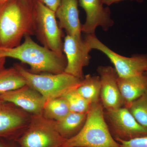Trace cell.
I'll list each match as a JSON object with an SVG mask.
<instances>
[{"label": "cell", "instance_id": "obj_1", "mask_svg": "<svg viewBox=\"0 0 147 147\" xmlns=\"http://www.w3.org/2000/svg\"><path fill=\"white\" fill-rule=\"evenodd\" d=\"M34 0H9L0 4V48L21 44L26 35H34Z\"/></svg>", "mask_w": 147, "mask_h": 147}, {"label": "cell", "instance_id": "obj_2", "mask_svg": "<svg viewBox=\"0 0 147 147\" xmlns=\"http://www.w3.org/2000/svg\"><path fill=\"white\" fill-rule=\"evenodd\" d=\"M24 42L11 48H0V57L16 59L30 67L34 74L63 73L67 65L65 55H61L38 44L30 36L24 37Z\"/></svg>", "mask_w": 147, "mask_h": 147}, {"label": "cell", "instance_id": "obj_3", "mask_svg": "<svg viewBox=\"0 0 147 147\" xmlns=\"http://www.w3.org/2000/svg\"><path fill=\"white\" fill-rule=\"evenodd\" d=\"M61 147H121L111 134L100 102L92 104L86 122L76 136L66 140Z\"/></svg>", "mask_w": 147, "mask_h": 147}, {"label": "cell", "instance_id": "obj_4", "mask_svg": "<svg viewBox=\"0 0 147 147\" xmlns=\"http://www.w3.org/2000/svg\"><path fill=\"white\" fill-rule=\"evenodd\" d=\"M14 67L24 76L27 85L38 92L46 100L62 97L76 88L82 80L65 72L39 74L32 73L18 64Z\"/></svg>", "mask_w": 147, "mask_h": 147}, {"label": "cell", "instance_id": "obj_5", "mask_svg": "<svg viewBox=\"0 0 147 147\" xmlns=\"http://www.w3.org/2000/svg\"><path fill=\"white\" fill-rule=\"evenodd\" d=\"M66 140L58 131L56 121L40 114L32 115L26 129L16 141L20 147H61Z\"/></svg>", "mask_w": 147, "mask_h": 147}, {"label": "cell", "instance_id": "obj_6", "mask_svg": "<svg viewBox=\"0 0 147 147\" xmlns=\"http://www.w3.org/2000/svg\"><path fill=\"white\" fill-rule=\"evenodd\" d=\"M34 35L42 46L61 55L63 54L61 29L55 12L34 0Z\"/></svg>", "mask_w": 147, "mask_h": 147}, {"label": "cell", "instance_id": "obj_7", "mask_svg": "<svg viewBox=\"0 0 147 147\" xmlns=\"http://www.w3.org/2000/svg\"><path fill=\"white\" fill-rule=\"evenodd\" d=\"M91 50L105 54L113 64L119 77L127 78L145 73L147 70V55H137L131 57H124L114 52L95 35L88 34L85 39Z\"/></svg>", "mask_w": 147, "mask_h": 147}, {"label": "cell", "instance_id": "obj_8", "mask_svg": "<svg viewBox=\"0 0 147 147\" xmlns=\"http://www.w3.org/2000/svg\"><path fill=\"white\" fill-rule=\"evenodd\" d=\"M104 116L115 140L127 141L147 136V128L140 124L126 107L104 110Z\"/></svg>", "mask_w": 147, "mask_h": 147}, {"label": "cell", "instance_id": "obj_9", "mask_svg": "<svg viewBox=\"0 0 147 147\" xmlns=\"http://www.w3.org/2000/svg\"><path fill=\"white\" fill-rule=\"evenodd\" d=\"M32 115L0 99V138L17 140L26 129Z\"/></svg>", "mask_w": 147, "mask_h": 147}, {"label": "cell", "instance_id": "obj_10", "mask_svg": "<svg viewBox=\"0 0 147 147\" xmlns=\"http://www.w3.org/2000/svg\"><path fill=\"white\" fill-rule=\"evenodd\" d=\"M89 45L82 37L67 34L63 43V51L66 59L65 72L74 77L83 79V69L88 65L91 50Z\"/></svg>", "mask_w": 147, "mask_h": 147}, {"label": "cell", "instance_id": "obj_11", "mask_svg": "<svg viewBox=\"0 0 147 147\" xmlns=\"http://www.w3.org/2000/svg\"><path fill=\"white\" fill-rule=\"evenodd\" d=\"M97 71L101 84L100 102L104 110H114L124 106L118 85L119 76L115 68L110 66H100Z\"/></svg>", "mask_w": 147, "mask_h": 147}, {"label": "cell", "instance_id": "obj_12", "mask_svg": "<svg viewBox=\"0 0 147 147\" xmlns=\"http://www.w3.org/2000/svg\"><path fill=\"white\" fill-rule=\"evenodd\" d=\"M0 99L12 103L32 115L42 114L46 100L28 85L0 94Z\"/></svg>", "mask_w": 147, "mask_h": 147}, {"label": "cell", "instance_id": "obj_13", "mask_svg": "<svg viewBox=\"0 0 147 147\" xmlns=\"http://www.w3.org/2000/svg\"><path fill=\"white\" fill-rule=\"evenodd\" d=\"M81 7L85 11L86 18L82 25V32L88 34H94L97 27L107 30L113 26L108 7H104L101 0H78Z\"/></svg>", "mask_w": 147, "mask_h": 147}, {"label": "cell", "instance_id": "obj_14", "mask_svg": "<svg viewBox=\"0 0 147 147\" xmlns=\"http://www.w3.org/2000/svg\"><path fill=\"white\" fill-rule=\"evenodd\" d=\"M59 26L67 34L81 37L82 25L79 19L78 0H61L60 4L55 11Z\"/></svg>", "mask_w": 147, "mask_h": 147}, {"label": "cell", "instance_id": "obj_15", "mask_svg": "<svg viewBox=\"0 0 147 147\" xmlns=\"http://www.w3.org/2000/svg\"><path fill=\"white\" fill-rule=\"evenodd\" d=\"M117 83L124 106H126L140 97L147 90V74L144 73L127 78L118 77Z\"/></svg>", "mask_w": 147, "mask_h": 147}, {"label": "cell", "instance_id": "obj_16", "mask_svg": "<svg viewBox=\"0 0 147 147\" xmlns=\"http://www.w3.org/2000/svg\"><path fill=\"white\" fill-rule=\"evenodd\" d=\"M87 115V114L71 112L61 119L56 121L59 133L66 140L76 136L84 127Z\"/></svg>", "mask_w": 147, "mask_h": 147}, {"label": "cell", "instance_id": "obj_17", "mask_svg": "<svg viewBox=\"0 0 147 147\" xmlns=\"http://www.w3.org/2000/svg\"><path fill=\"white\" fill-rule=\"evenodd\" d=\"M101 84L99 76L87 74L76 89V91L91 104L100 102Z\"/></svg>", "mask_w": 147, "mask_h": 147}, {"label": "cell", "instance_id": "obj_18", "mask_svg": "<svg viewBox=\"0 0 147 147\" xmlns=\"http://www.w3.org/2000/svg\"><path fill=\"white\" fill-rule=\"evenodd\" d=\"M26 85L25 78L15 67L0 70V94L17 89Z\"/></svg>", "mask_w": 147, "mask_h": 147}, {"label": "cell", "instance_id": "obj_19", "mask_svg": "<svg viewBox=\"0 0 147 147\" xmlns=\"http://www.w3.org/2000/svg\"><path fill=\"white\" fill-rule=\"evenodd\" d=\"M71 112L67 101L63 97L55 98L46 100L42 115L49 119L58 121Z\"/></svg>", "mask_w": 147, "mask_h": 147}, {"label": "cell", "instance_id": "obj_20", "mask_svg": "<svg viewBox=\"0 0 147 147\" xmlns=\"http://www.w3.org/2000/svg\"><path fill=\"white\" fill-rule=\"evenodd\" d=\"M125 107L141 125L147 128V90L140 97Z\"/></svg>", "mask_w": 147, "mask_h": 147}, {"label": "cell", "instance_id": "obj_21", "mask_svg": "<svg viewBox=\"0 0 147 147\" xmlns=\"http://www.w3.org/2000/svg\"><path fill=\"white\" fill-rule=\"evenodd\" d=\"M76 89L67 93L62 97L67 101L71 112L87 114L92 104L82 97Z\"/></svg>", "mask_w": 147, "mask_h": 147}, {"label": "cell", "instance_id": "obj_22", "mask_svg": "<svg viewBox=\"0 0 147 147\" xmlns=\"http://www.w3.org/2000/svg\"><path fill=\"white\" fill-rule=\"evenodd\" d=\"M121 147H147V136L138 137L127 141L116 140Z\"/></svg>", "mask_w": 147, "mask_h": 147}, {"label": "cell", "instance_id": "obj_23", "mask_svg": "<svg viewBox=\"0 0 147 147\" xmlns=\"http://www.w3.org/2000/svg\"><path fill=\"white\" fill-rule=\"evenodd\" d=\"M42 3L53 11H56L60 4L61 0H36Z\"/></svg>", "mask_w": 147, "mask_h": 147}, {"label": "cell", "instance_id": "obj_24", "mask_svg": "<svg viewBox=\"0 0 147 147\" xmlns=\"http://www.w3.org/2000/svg\"><path fill=\"white\" fill-rule=\"evenodd\" d=\"M0 147H20L16 140L0 138Z\"/></svg>", "mask_w": 147, "mask_h": 147}, {"label": "cell", "instance_id": "obj_25", "mask_svg": "<svg viewBox=\"0 0 147 147\" xmlns=\"http://www.w3.org/2000/svg\"><path fill=\"white\" fill-rule=\"evenodd\" d=\"M102 2L104 4L107 5H110L115 3H118L121 1H125V0H101ZM129 1H137L141 2L143 0H129Z\"/></svg>", "mask_w": 147, "mask_h": 147}, {"label": "cell", "instance_id": "obj_26", "mask_svg": "<svg viewBox=\"0 0 147 147\" xmlns=\"http://www.w3.org/2000/svg\"><path fill=\"white\" fill-rule=\"evenodd\" d=\"M5 60L6 58L0 57V70L4 68Z\"/></svg>", "mask_w": 147, "mask_h": 147}, {"label": "cell", "instance_id": "obj_27", "mask_svg": "<svg viewBox=\"0 0 147 147\" xmlns=\"http://www.w3.org/2000/svg\"><path fill=\"white\" fill-rule=\"evenodd\" d=\"M9 1V0H0V4H1L4 3L6 2L7 1Z\"/></svg>", "mask_w": 147, "mask_h": 147}, {"label": "cell", "instance_id": "obj_28", "mask_svg": "<svg viewBox=\"0 0 147 147\" xmlns=\"http://www.w3.org/2000/svg\"><path fill=\"white\" fill-rule=\"evenodd\" d=\"M146 72H147V71H146Z\"/></svg>", "mask_w": 147, "mask_h": 147}]
</instances>
